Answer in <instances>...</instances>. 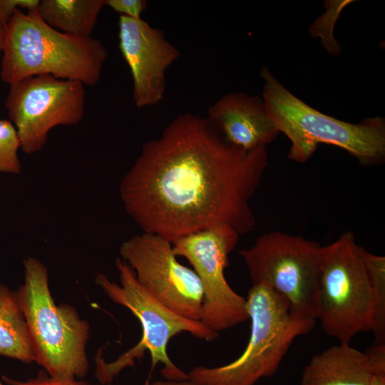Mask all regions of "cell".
<instances>
[{
    "instance_id": "obj_1",
    "label": "cell",
    "mask_w": 385,
    "mask_h": 385,
    "mask_svg": "<svg viewBox=\"0 0 385 385\" xmlns=\"http://www.w3.org/2000/svg\"><path fill=\"white\" fill-rule=\"evenodd\" d=\"M267 160L266 145L237 148L207 118L185 113L143 145L119 195L143 232L172 244L219 225L240 235L255 225L250 200Z\"/></svg>"
},
{
    "instance_id": "obj_2",
    "label": "cell",
    "mask_w": 385,
    "mask_h": 385,
    "mask_svg": "<svg viewBox=\"0 0 385 385\" xmlns=\"http://www.w3.org/2000/svg\"><path fill=\"white\" fill-rule=\"evenodd\" d=\"M2 51L0 76L10 86L39 75L93 86L108 58L101 41L60 32L46 24L36 9L14 11L4 27Z\"/></svg>"
},
{
    "instance_id": "obj_3",
    "label": "cell",
    "mask_w": 385,
    "mask_h": 385,
    "mask_svg": "<svg viewBox=\"0 0 385 385\" xmlns=\"http://www.w3.org/2000/svg\"><path fill=\"white\" fill-rule=\"evenodd\" d=\"M262 101L279 133L290 140L288 159L304 163L326 143L344 149L364 165L381 163L385 158V121L369 117L358 123L340 120L310 107L283 86L262 66Z\"/></svg>"
},
{
    "instance_id": "obj_4",
    "label": "cell",
    "mask_w": 385,
    "mask_h": 385,
    "mask_svg": "<svg viewBox=\"0 0 385 385\" xmlns=\"http://www.w3.org/2000/svg\"><path fill=\"white\" fill-rule=\"evenodd\" d=\"M120 284L111 280L105 274L98 273L95 283L115 304L128 309L140 322L142 337L139 342L121 354L111 362H106L101 354L96 357V376L101 384H111L123 369L134 366L148 351L151 358L150 374L158 363L164 367L161 374L170 381L189 380L188 374L180 369L170 359L167 346L170 339L185 332L207 342H213L219 333L205 326L201 321L185 318L166 307L152 297L138 282L132 268L121 258L115 262Z\"/></svg>"
},
{
    "instance_id": "obj_5",
    "label": "cell",
    "mask_w": 385,
    "mask_h": 385,
    "mask_svg": "<svg viewBox=\"0 0 385 385\" xmlns=\"http://www.w3.org/2000/svg\"><path fill=\"white\" fill-rule=\"evenodd\" d=\"M246 301L251 329L244 351L225 365L191 369L187 374L195 385H255L274 376L294 339L315 327L316 319L293 314L288 302L263 284L252 285Z\"/></svg>"
},
{
    "instance_id": "obj_6",
    "label": "cell",
    "mask_w": 385,
    "mask_h": 385,
    "mask_svg": "<svg viewBox=\"0 0 385 385\" xmlns=\"http://www.w3.org/2000/svg\"><path fill=\"white\" fill-rule=\"evenodd\" d=\"M24 279L16 291L25 317L34 361L52 376L83 379L89 371L90 324L73 306L56 305L47 267L34 257L24 262Z\"/></svg>"
},
{
    "instance_id": "obj_7",
    "label": "cell",
    "mask_w": 385,
    "mask_h": 385,
    "mask_svg": "<svg viewBox=\"0 0 385 385\" xmlns=\"http://www.w3.org/2000/svg\"><path fill=\"white\" fill-rule=\"evenodd\" d=\"M340 343L374 332L375 302L361 246L351 231L323 247L317 320Z\"/></svg>"
},
{
    "instance_id": "obj_8",
    "label": "cell",
    "mask_w": 385,
    "mask_h": 385,
    "mask_svg": "<svg viewBox=\"0 0 385 385\" xmlns=\"http://www.w3.org/2000/svg\"><path fill=\"white\" fill-rule=\"evenodd\" d=\"M322 249L303 237L271 231L239 255L252 285L269 287L288 302L293 314L317 320Z\"/></svg>"
},
{
    "instance_id": "obj_9",
    "label": "cell",
    "mask_w": 385,
    "mask_h": 385,
    "mask_svg": "<svg viewBox=\"0 0 385 385\" xmlns=\"http://www.w3.org/2000/svg\"><path fill=\"white\" fill-rule=\"evenodd\" d=\"M86 90L78 81L34 76L10 86L4 106L15 125L21 150L39 152L58 125H76L85 113Z\"/></svg>"
},
{
    "instance_id": "obj_10",
    "label": "cell",
    "mask_w": 385,
    "mask_h": 385,
    "mask_svg": "<svg viewBox=\"0 0 385 385\" xmlns=\"http://www.w3.org/2000/svg\"><path fill=\"white\" fill-rule=\"evenodd\" d=\"M239 237L231 227L219 225L173 243L175 256L187 259L201 282L203 298L200 320L217 333L249 319L246 298L230 287L224 274L229 265V254Z\"/></svg>"
},
{
    "instance_id": "obj_11",
    "label": "cell",
    "mask_w": 385,
    "mask_h": 385,
    "mask_svg": "<svg viewBox=\"0 0 385 385\" xmlns=\"http://www.w3.org/2000/svg\"><path fill=\"white\" fill-rule=\"evenodd\" d=\"M119 252L152 297L181 316L200 321L201 282L193 270L177 260L170 242L143 232L122 242Z\"/></svg>"
},
{
    "instance_id": "obj_12",
    "label": "cell",
    "mask_w": 385,
    "mask_h": 385,
    "mask_svg": "<svg viewBox=\"0 0 385 385\" xmlns=\"http://www.w3.org/2000/svg\"><path fill=\"white\" fill-rule=\"evenodd\" d=\"M119 48L133 78V98L138 108L154 106L164 97L165 73L180 51L164 32L143 19L120 16Z\"/></svg>"
},
{
    "instance_id": "obj_13",
    "label": "cell",
    "mask_w": 385,
    "mask_h": 385,
    "mask_svg": "<svg viewBox=\"0 0 385 385\" xmlns=\"http://www.w3.org/2000/svg\"><path fill=\"white\" fill-rule=\"evenodd\" d=\"M207 114L227 143L245 150L267 145L279 133L258 96L226 94L209 108Z\"/></svg>"
},
{
    "instance_id": "obj_14",
    "label": "cell",
    "mask_w": 385,
    "mask_h": 385,
    "mask_svg": "<svg viewBox=\"0 0 385 385\" xmlns=\"http://www.w3.org/2000/svg\"><path fill=\"white\" fill-rule=\"evenodd\" d=\"M381 372H385V344H374L362 351L339 343L312 356L300 385H371Z\"/></svg>"
},
{
    "instance_id": "obj_15",
    "label": "cell",
    "mask_w": 385,
    "mask_h": 385,
    "mask_svg": "<svg viewBox=\"0 0 385 385\" xmlns=\"http://www.w3.org/2000/svg\"><path fill=\"white\" fill-rule=\"evenodd\" d=\"M106 0H41L36 11L51 28L76 37L90 38Z\"/></svg>"
},
{
    "instance_id": "obj_16",
    "label": "cell",
    "mask_w": 385,
    "mask_h": 385,
    "mask_svg": "<svg viewBox=\"0 0 385 385\" xmlns=\"http://www.w3.org/2000/svg\"><path fill=\"white\" fill-rule=\"evenodd\" d=\"M0 355L25 364L35 360L16 291L4 284H0Z\"/></svg>"
},
{
    "instance_id": "obj_17",
    "label": "cell",
    "mask_w": 385,
    "mask_h": 385,
    "mask_svg": "<svg viewBox=\"0 0 385 385\" xmlns=\"http://www.w3.org/2000/svg\"><path fill=\"white\" fill-rule=\"evenodd\" d=\"M361 255L371 282L375 302L374 344H385V257L372 254L363 247Z\"/></svg>"
},
{
    "instance_id": "obj_18",
    "label": "cell",
    "mask_w": 385,
    "mask_h": 385,
    "mask_svg": "<svg viewBox=\"0 0 385 385\" xmlns=\"http://www.w3.org/2000/svg\"><path fill=\"white\" fill-rule=\"evenodd\" d=\"M21 143L14 124L0 120V173L19 174L21 166L18 156Z\"/></svg>"
},
{
    "instance_id": "obj_19",
    "label": "cell",
    "mask_w": 385,
    "mask_h": 385,
    "mask_svg": "<svg viewBox=\"0 0 385 385\" xmlns=\"http://www.w3.org/2000/svg\"><path fill=\"white\" fill-rule=\"evenodd\" d=\"M5 385H113L112 384H91L82 379L67 376H52L44 370H40L35 377L18 380L6 376H1Z\"/></svg>"
},
{
    "instance_id": "obj_20",
    "label": "cell",
    "mask_w": 385,
    "mask_h": 385,
    "mask_svg": "<svg viewBox=\"0 0 385 385\" xmlns=\"http://www.w3.org/2000/svg\"><path fill=\"white\" fill-rule=\"evenodd\" d=\"M106 5L119 13L120 16L140 19L142 13L146 9L147 1L145 0H106Z\"/></svg>"
},
{
    "instance_id": "obj_21",
    "label": "cell",
    "mask_w": 385,
    "mask_h": 385,
    "mask_svg": "<svg viewBox=\"0 0 385 385\" xmlns=\"http://www.w3.org/2000/svg\"><path fill=\"white\" fill-rule=\"evenodd\" d=\"M39 0H0V26L4 29L17 9L32 11L37 9Z\"/></svg>"
},
{
    "instance_id": "obj_22",
    "label": "cell",
    "mask_w": 385,
    "mask_h": 385,
    "mask_svg": "<svg viewBox=\"0 0 385 385\" xmlns=\"http://www.w3.org/2000/svg\"><path fill=\"white\" fill-rule=\"evenodd\" d=\"M145 385H195L190 380L185 381H155L152 383H146Z\"/></svg>"
},
{
    "instance_id": "obj_23",
    "label": "cell",
    "mask_w": 385,
    "mask_h": 385,
    "mask_svg": "<svg viewBox=\"0 0 385 385\" xmlns=\"http://www.w3.org/2000/svg\"><path fill=\"white\" fill-rule=\"evenodd\" d=\"M371 385H385V372L376 373Z\"/></svg>"
},
{
    "instance_id": "obj_24",
    "label": "cell",
    "mask_w": 385,
    "mask_h": 385,
    "mask_svg": "<svg viewBox=\"0 0 385 385\" xmlns=\"http://www.w3.org/2000/svg\"><path fill=\"white\" fill-rule=\"evenodd\" d=\"M4 29L0 26V52L2 51L4 45Z\"/></svg>"
},
{
    "instance_id": "obj_25",
    "label": "cell",
    "mask_w": 385,
    "mask_h": 385,
    "mask_svg": "<svg viewBox=\"0 0 385 385\" xmlns=\"http://www.w3.org/2000/svg\"><path fill=\"white\" fill-rule=\"evenodd\" d=\"M0 385H5V384L2 381L1 379H0Z\"/></svg>"
}]
</instances>
